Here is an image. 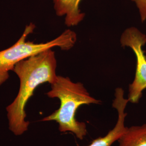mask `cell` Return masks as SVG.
I'll return each instance as SVG.
<instances>
[{
	"instance_id": "6da1fadb",
	"label": "cell",
	"mask_w": 146,
	"mask_h": 146,
	"mask_svg": "<svg viewBox=\"0 0 146 146\" xmlns=\"http://www.w3.org/2000/svg\"><path fill=\"white\" fill-rule=\"evenodd\" d=\"M57 60L52 49L33 55L17 63L13 69L20 80V88L15 99L6 110L9 130L21 135L28 129L26 107L38 86L54 84L58 78Z\"/></svg>"
},
{
	"instance_id": "7a4b0ae2",
	"label": "cell",
	"mask_w": 146,
	"mask_h": 146,
	"mask_svg": "<svg viewBox=\"0 0 146 146\" xmlns=\"http://www.w3.org/2000/svg\"><path fill=\"white\" fill-rule=\"evenodd\" d=\"M46 95L50 98L59 100L60 106L41 121H55L61 132H72L78 139L83 140L87 133V126L84 122L76 119L77 110L84 104H100L101 101L92 96L82 83L74 82L68 77L60 75L51 84V89Z\"/></svg>"
},
{
	"instance_id": "3957f363",
	"label": "cell",
	"mask_w": 146,
	"mask_h": 146,
	"mask_svg": "<svg viewBox=\"0 0 146 146\" xmlns=\"http://www.w3.org/2000/svg\"><path fill=\"white\" fill-rule=\"evenodd\" d=\"M35 28L33 23L27 25L22 35L15 43L0 51V86L8 80L9 72L13 70L17 63L55 47L62 50H69L77 41L76 34L69 29L48 42L35 43L27 41V37L34 32Z\"/></svg>"
},
{
	"instance_id": "277c9868",
	"label": "cell",
	"mask_w": 146,
	"mask_h": 146,
	"mask_svg": "<svg viewBox=\"0 0 146 146\" xmlns=\"http://www.w3.org/2000/svg\"><path fill=\"white\" fill-rule=\"evenodd\" d=\"M123 47H129L135 55V75L129 86L128 99L132 104H137L146 89V56L143 47L146 43V35L136 27L127 28L120 37Z\"/></svg>"
},
{
	"instance_id": "5b68a950",
	"label": "cell",
	"mask_w": 146,
	"mask_h": 146,
	"mask_svg": "<svg viewBox=\"0 0 146 146\" xmlns=\"http://www.w3.org/2000/svg\"><path fill=\"white\" fill-rule=\"evenodd\" d=\"M128 102V99L124 97L123 90L121 88L116 89L115 99L113 102V107L118 113V119L115 126L106 135L95 139L87 146H111L115 141L119 140L127 129L125 125V121L127 115V113H125V109Z\"/></svg>"
},
{
	"instance_id": "8992f818",
	"label": "cell",
	"mask_w": 146,
	"mask_h": 146,
	"mask_svg": "<svg viewBox=\"0 0 146 146\" xmlns=\"http://www.w3.org/2000/svg\"><path fill=\"white\" fill-rule=\"evenodd\" d=\"M56 15L64 17L68 27L78 26L84 20L85 14L80 8L82 0H52Z\"/></svg>"
},
{
	"instance_id": "52a82bcc",
	"label": "cell",
	"mask_w": 146,
	"mask_h": 146,
	"mask_svg": "<svg viewBox=\"0 0 146 146\" xmlns=\"http://www.w3.org/2000/svg\"><path fill=\"white\" fill-rule=\"evenodd\" d=\"M118 141L119 146H146V124L127 127Z\"/></svg>"
},
{
	"instance_id": "ba28073f",
	"label": "cell",
	"mask_w": 146,
	"mask_h": 146,
	"mask_svg": "<svg viewBox=\"0 0 146 146\" xmlns=\"http://www.w3.org/2000/svg\"><path fill=\"white\" fill-rule=\"evenodd\" d=\"M135 3L139 11L142 22L146 20V0H131Z\"/></svg>"
}]
</instances>
